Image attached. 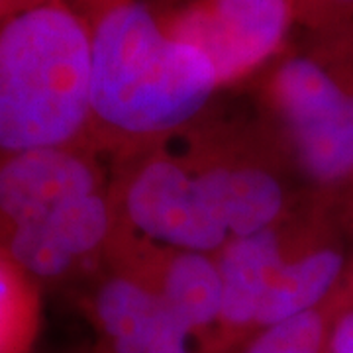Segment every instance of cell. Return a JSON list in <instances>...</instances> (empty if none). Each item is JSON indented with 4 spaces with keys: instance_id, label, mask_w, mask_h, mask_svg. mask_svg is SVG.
I'll list each match as a JSON object with an SVG mask.
<instances>
[{
    "instance_id": "obj_1",
    "label": "cell",
    "mask_w": 353,
    "mask_h": 353,
    "mask_svg": "<svg viewBox=\"0 0 353 353\" xmlns=\"http://www.w3.org/2000/svg\"><path fill=\"white\" fill-rule=\"evenodd\" d=\"M90 128L157 136L183 126L220 87L214 65L138 0H94Z\"/></svg>"
},
{
    "instance_id": "obj_2",
    "label": "cell",
    "mask_w": 353,
    "mask_h": 353,
    "mask_svg": "<svg viewBox=\"0 0 353 353\" xmlns=\"http://www.w3.org/2000/svg\"><path fill=\"white\" fill-rule=\"evenodd\" d=\"M90 130V32L67 0L0 22V157L77 148Z\"/></svg>"
},
{
    "instance_id": "obj_3",
    "label": "cell",
    "mask_w": 353,
    "mask_h": 353,
    "mask_svg": "<svg viewBox=\"0 0 353 353\" xmlns=\"http://www.w3.org/2000/svg\"><path fill=\"white\" fill-rule=\"evenodd\" d=\"M271 99L289 126L308 175L322 183L352 175V88L312 57H292L273 75Z\"/></svg>"
},
{
    "instance_id": "obj_4",
    "label": "cell",
    "mask_w": 353,
    "mask_h": 353,
    "mask_svg": "<svg viewBox=\"0 0 353 353\" xmlns=\"http://www.w3.org/2000/svg\"><path fill=\"white\" fill-rule=\"evenodd\" d=\"M290 0H196L165 22L210 59L220 85L238 81L271 59L289 34Z\"/></svg>"
},
{
    "instance_id": "obj_5",
    "label": "cell",
    "mask_w": 353,
    "mask_h": 353,
    "mask_svg": "<svg viewBox=\"0 0 353 353\" xmlns=\"http://www.w3.org/2000/svg\"><path fill=\"white\" fill-rule=\"evenodd\" d=\"M126 212L139 232L179 252H220L230 241L201 176L169 159L139 169L126 190Z\"/></svg>"
},
{
    "instance_id": "obj_6",
    "label": "cell",
    "mask_w": 353,
    "mask_h": 353,
    "mask_svg": "<svg viewBox=\"0 0 353 353\" xmlns=\"http://www.w3.org/2000/svg\"><path fill=\"white\" fill-rule=\"evenodd\" d=\"M110 230L112 210L99 190L8 230L0 248L36 283L59 281L99 252Z\"/></svg>"
},
{
    "instance_id": "obj_7",
    "label": "cell",
    "mask_w": 353,
    "mask_h": 353,
    "mask_svg": "<svg viewBox=\"0 0 353 353\" xmlns=\"http://www.w3.org/2000/svg\"><path fill=\"white\" fill-rule=\"evenodd\" d=\"M90 192H99V171L81 145L0 157V238Z\"/></svg>"
},
{
    "instance_id": "obj_8",
    "label": "cell",
    "mask_w": 353,
    "mask_h": 353,
    "mask_svg": "<svg viewBox=\"0 0 353 353\" xmlns=\"http://www.w3.org/2000/svg\"><path fill=\"white\" fill-rule=\"evenodd\" d=\"M222 279L220 324L228 332L257 328L267 290L285 263L273 230L248 238H232L216 259Z\"/></svg>"
},
{
    "instance_id": "obj_9",
    "label": "cell",
    "mask_w": 353,
    "mask_h": 353,
    "mask_svg": "<svg viewBox=\"0 0 353 353\" xmlns=\"http://www.w3.org/2000/svg\"><path fill=\"white\" fill-rule=\"evenodd\" d=\"M199 176L230 240L271 230L285 206L283 187L263 169L214 167Z\"/></svg>"
},
{
    "instance_id": "obj_10",
    "label": "cell",
    "mask_w": 353,
    "mask_h": 353,
    "mask_svg": "<svg viewBox=\"0 0 353 353\" xmlns=\"http://www.w3.org/2000/svg\"><path fill=\"white\" fill-rule=\"evenodd\" d=\"M94 316L112 353H152L165 306L159 290L134 279L114 277L97 292Z\"/></svg>"
},
{
    "instance_id": "obj_11",
    "label": "cell",
    "mask_w": 353,
    "mask_h": 353,
    "mask_svg": "<svg viewBox=\"0 0 353 353\" xmlns=\"http://www.w3.org/2000/svg\"><path fill=\"white\" fill-rule=\"evenodd\" d=\"M341 269L343 257L334 250H316L296 259H285L267 290L257 328H269L292 316L318 310L316 306L334 289Z\"/></svg>"
},
{
    "instance_id": "obj_12",
    "label": "cell",
    "mask_w": 353,
    "mask_h": 353,
    "mask_svg": "<svg viewBox=\"0 0 353 353\" xmlns=\"http://www.w3.org/2000/svg\"><path fill=\"white\" fill-rule=\"evenodd\" d=\"M157 290L165 306L194 334L220 324L222 279L208 253H176L165 267Z\"/></svg>"
},
{
    "instance_id": "obj_13",
    "label": "cell",
    "mask_w": 353,
    "mask_h": 353,
    "mask_svg": "<svg viewBox=\"0 0 353 353\" xmlns=\"http://www.w3.org/2000/svg\"><path fill=\"white\" fill-rule=\"evenodd\" d=\"M39 322L38 283L0 248V353L32 352Z\"/></svg>"
},
{
    "instance_id": "obj_14",
    "label": "cell",
    "mask_w": 353,
    "mask_h": 353,
    "mask_svg": "<svg viewBox=\"0 0 353 353\" xmlns=\"http://www.w3.org/2000/svg\"><path fill=\"white\" fill-rule=\"evenodd\" d=\"M328 324L318 310L263 328L243 353H326Z\"/></svg>"
},
{
    "instance_id": "obj_15",
    "label": "cell",
    "mask_w": 353,
    "mask_h": 353,
    "mask_svg": "<svg viewBox=\"0 0 353 353\" xmlns=\"http://www.w3.org/2000/svg\"><path fill=\"white\" fill-rule=\"evenodd\" d=\"M326 353H353V308L345 310L328 326Z\"/></svg>"
},
{
    "instance_id": "obj_16",
    "label": "cell",
    "mask_w": 353,
    "mask_h": 353,
    "mask_svg": "<svg viewBox=\"0 0 353 353\" xmlns=\"http://www.w3.org/2000/svg\"><path fill=\"white\" fill-rule=\"evenodd\" d=\"M292 8L301 6L304 12L312 18L320 16H338V14H347L353 10V0H290Z\"/></svg>"
},
{
    "instance_id": "obj_17",
    "label": "cell",
    "mask_w": 353,
    "mask_h": 353,
    "mask_svg": "<svg viewBox=\"0 0 353 353\" xmlns=\"http://www.w3.org/2000/svg\"><path fill=\"white\" fill-rule=\"evenodd\" d=\"M36 2H41V0H0V22L4 18H8L10 14L18 12L26 6H32Z\"/></svg>"
}]
</instances>
